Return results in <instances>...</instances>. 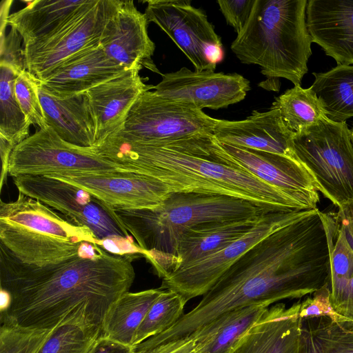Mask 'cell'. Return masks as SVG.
<instances>
[{
    "instance_id": "cell-1",
    "label": "cell",
    "mask_w": 353,
    "mask_h": 353,
    "mask_svg": "<svg viewBox=\"0 0 353 353\" xmlns=\"http://www.w3.org/2000/svg\"><path fill=\"white\" fill-rule=\"evenodd\" d=\"M134 256L92 244L73 258L39 267L21 262L0 243V286L11 296L1 314L23 327L52 330L82 314L102 331L112 307L134 282Z\"/></svg>"
},
{
    "instance_id": "cell-2",
    "label": "cell",
    "mask_w": 353,
    "mask_h": 353,
    "mask_svg": "<svg viewBox=\"0 0 353 353\" xmlns=\"http://www.w3.org/2000/svg\"><path fill=\"white\" fill-rule=\"evenodd\" d=\"M334 220L318 208L262 239L240 256L206 292L211 311L221 314L253 305L311 295L330 281Z\"/></svg>"
},
{
    "instance_id": "cell-3",
    "label": "cell",
    "mask_w": 353,
    "mask_h": 353,
    "mask_svg": "<svg viewBox=\"0 0 353 353\" xmlns=\"http://www.w3.org/2000/svg\"><path fill=\"white\" fill-rule=\"evenodd\" d=\"M93 149L116 163L134 168L137 174L163 183L171 192L226 195L276 212L307 209L240 165L212 133L147 143L111 136Z\"/></svg>"
},
{
    "instance_id": "cell-4",
    "label": "cell",
    "mask_w": 353,
    "mask_h": 353,
    "mask_svg": "<svg viewBox=\"0 0 353 353\" xmlns=\"http://www.w3.org/2000/svg\"><path fill=\"white\" fill-rule=\"evenodd\" d=\"M114 212L156 274L163 279L178 242L186 231L205 223L255 218L276 211L226 195L171 192L158 208Z\"/></svg>"
},
{
    "instance_id": "cell-5",
    "label": "cell",
    "mask_w": 353,
    "mask_h": 353,
    "mask_svg": "<svg viewBox=\"0 0 353 353\" xmlns=\"http://www.w3.org/2000/svg\"><path fill=\"white\" fill-rule=\"evenodd\" d=\"M307 0H256L250 17L232 43L240 61L257 65L268 78L301 85L312 54Z\"/></svg>"
},
{
    "instance_id": "cell-6",
    "label": "cell",
    "mask_w": 353,
    "mask_h": 353,
    "mask_svg": "<svg viewBox=\"0 0 353 353\" xmlns=\"http://www.w3.org/2000/svg\"><path fill=\"white\" fill-rule=\"evenodd\" d=\"M100 243L89 228L21 192L14 201L0 202V243L23 263L57 264Z\"/></svg>"
},
{
    "instance_id": "cell-7",
    "label": "cell",
    "mask_w": 353,
    "mask_h": 353,
    "mask_svg": "<svg viewBox=\"0 0 353 353\" xmlns=\"http://www.w3.org/2000/svg\"><path fill=\"white\" fill-rule=\"evenodd\" d=\"M293 145L324 197L338 210L353 204V144L346 122L325 117L294 132Z\"/></svg>"
},
{
    "instance_id": "cell-8",
    "label": "cell",
    "mask_w": 353,
    "mask_h": 353,
    "mask_svg": "<svg viewBox=\"0 0 353 353\" xmlns=\"http://www.w3.org/2000/svg\"><path fill=\"white\" fill-rule=\"evenodd\" d=\"M131 172L92 148L81 147L63 140L51 128L39 129L16 145L10 155L8 174L50 176L65 174Z\"/></svg>"
},
{
    "instance_id": "cell-9",
    "label": "cell",
    "mask_w": 353,
    "mask_h": 353,
    "mask_svg": "<svg viewBox=\"0 0 353 353\" xmlns=\"http://www.w3.org/2000/svg\"><path fill=\"white\" fill-rule=\"evenodd\" d=\"M219 120L201 110L148 90L132 106L123 128L111 136L145 143L178 139L213 134Z\"/></svg>"
},
{
    "instance_id": "cell-10",
    "label": "cell",
    "mask_w": 353,
    "mask_h": 353,
    "mask_svg": "<svg viewBox=\"0 0 353 353\" xmlns=\"http://www.w3.org/2000/svg\"><path fill=\"white\" fill-rule=\"evenodd\" d=\"M148 22L157 24L185 54L194 70L214 71L223 58L221 37L205 12L188 0L146 1Z\"/></svg>"
},
{
    "instance_id": "cell-11",
    "label": "cell",
    "mask_w": 353,
    "mask_h": 353,
    "mask_svg": "<svg viewBox=\"0 0 353 353\" xmlns=\"http://www.w3.org/2000/svg\"><path fill=\"white\" fill-rule=\"evenodd\" d=\"M12 179L19 192L59 211L74 223L89 228L100 241L109 237L133 239L117 221L114 210L73 184L41 175Z\"/></svg>"
},
{
    "instance_id": "cell-12",
    "label": "cell",
    "mask_w": 353,
    "mask_h": 353,
    "mask_svg": "<svg viewBox=\"0 0 353 353\" xmlns=\"http://www.w3.org/2000/svg\"><path fill=\"white\" fill-rule=\"evenodd\" d=\"M121 3L119 0H98L57 32L24 46L27 70L41 80L68 58L100 45Z\"/></svg>"
},
{
    "instance_id": "cell-13",
    "label": "cell",
    "mask_w": 353,
    "mask_h": 353,
    "mask_svg": "<svg viewBox=\"0 0 353 353\" xmlns=\"http://www.w3.org/2000/svg\"><path fill=\"white\" fill-rule=\"evenodd\" d=\"M300 211L265 214L243 236L163 278L160 288L176 292L186 303L196 296H203L245 252L267 235L292 220Z\"/></svg>"
},
{
    "instance_id": "cell-14",
    "label": "cell",
    "mask_w": 353,
    "mask_h": 353,
    "mask_svg": "<svg viewBox=\"0 0 353 353\" xmlns=\"http://www.w3.org/2000/svg\"><path fill=\"white\" fill-rule=\"evenodd\" d=\"M162 75L155 86L159 96L201 110L225 108L243 101L250 81L237 73L192 71L183 67Z\"/></svg>"
},
{
    "instance_id": "cell-15",
    "label": "cell",
    "mask_w": 353,
    "mask_h": 353,
    "mask_svg": "<svg viewBox=\"0 0 353 353\" xmlns=\"http://www.w3.org/2000/svg\"><path fill=\"white\" fill-rule=\"evenodd\" d=\"M89 192L112 210L154 209L171 193L163 183L131 172L65 174L47 176Z\"/></svg>"
},
{
    "instance_id": "cell-16",
    "label": "cell",
    "mask_w": 353,
    "mask_h": 353,
    "mask_svg": "<svg viewBox=\"0 0 353 353\" xmlns=\"http://www.w3.org/2000/svg\"><path fill=\"white\" fill-rule=\"evenodd\" d=\"M221 143L240 165L261 179L281 190L307 209L317 208L320 201L317 185L299 161L280 154Z\"/></svg>"
},
{
    "instance_id": "cell-17",
    "label": "cell",
    "mask_w": 353,
    "mask_h": 353,
    "mask_svg": "<svg viewBox=\"0 0 353 353\" xmlns=\"http://www.w3.org/2000/svg\"><path fill=\"white\" fill-rule=\"evenodd\" d=\"M148 20L133 1H121L108 23L101 46L106 54L127 70L143 68L159 73L152 61L155 44L148 33Z\"/></svg>"
},
{
    "instance_id": "cell-18",
    "label": "cell",
    "mask_w": 353,
    "mask_h": 353,
    "mask_svg": "<svg viewBox=\"0 0 353 353\" xmlns=\"http://www.w3.org/2000/svg\"><path fill=\"white\" fill-rule=\"evenodd\" d=\"M213 134L222 143L280 154L299 161L293 145L294 132L286 127L276 108H270L262 112L254 110L250 116L240 121L219 119Z\"/></svg>"
},
{
    "instance_id": "cell-19",
    "label": "cell",
    "mask_w": 353,
    "mask_h": 353,
    "mask_svg": "<svg viewBox=\"0 0 353 353\" xmlns=\"http://www.w3.org/2000/svg\"><path fill=\"white\" fill-rule=\"evenodd\" d=\"M125 70L106 54L100 44L68 58L39 81L48 92L64 98L86 92Z\"/></svg>"
},
{
    "instance_id": "cell-20",
    "label": "cell",
    "mask_w": 353,
    "mask_h": 353,
    "mask_svg": "<svg viewBox=\"0 0 353 353\" xmlns=\"http://www.w3.org/2000/svg\"><path fill=\"white\" fill-rule=\"evenodd\" d=\"M306 25L312 41L337 65H353V0H309Z\"/></svg>"
},
{
    "instance_id": "cell-21",
    "label": "cell",
    "mask_w": 353,
    "mask_h": 353,
    "mask_svg": "<svg viewBox=\"0 0 353 353\" xmlns=\"http://www.w3.org/2000/svg\"><path fill=\"white\" fill-rule=\"evenodd\" d=\"M139 71L127 70L86 92L97 124L94 146L120 131L137 99L154 89V85L144 83Z\"/></svg>"
},
{
    "instance_id": "cell-22",
    "label": "cell",
    "mask_w": 353,
    "mask_h": 353,
    "mask_svg": "<svg viewBox=\"0 0 353 353\" xmlns=\"http://www.w3.org/2000/svg\"><path fill=\"white\" fill-rule=\"evenodd\" d=\"M301 301L268 307L232 353H302Z\"/></svg>"
},
{
    "instance_id": "cell-23",
    "label": "cell",
    "mask_w": 353,
    "mask_h": 353,
    "mask_svg": "<svg viewBox=\"0 0 353 353\" xmlns=\"http://www.w3.org/2000/svg\"><path fill=\"white\" fill-rule=\"evenodd\" d=\"M39 94L47 125L63 140L81 147L96 143L97 124L86 92L60 98L40 85Z\"/></svg>"
},
{
    "instance_id": "cell-24",
    "label": "cell",
    "mask_w": 353,
    "mask_h": 353,
    "mask_svg": "<svg viewBox=\"0 0 353 353\" xmlns=\"http://www.w3.org/2000/svg\"><path fill=\"white\" fill-rule=\"evenodd\" d=\"M98 0H34L10 14L8 26L21 36L23 44L48 37L60 30Z\"/></svg>"
},
{
    "instance_id": "cell-25",
    "label": "cell",
    "mask_w": 353,
    "mask_h": 353,
    "mask_svg": "<svg viewBox=\"0 0 353 353\" xmlns=\"http://www.w3.org/2000/svg\"><path fill=\"white\" fill-rule=\"evenodd\" d=\"M262 216L205 223L186 231L178 242L169 265L168 275L214 253L243 236Z\"/></svg>"
},
{
    "instance_id": "cell-26",
    "label": "cell",
    "mask_w": 353,
    "mask_h": 353,
    "mask_svg": "<svg viewBox=\"0 0 353 353\" xmlns=\"http://www.w3.org/2000/svg\"><path fill=\"white\" fill-rule=\"evenodd\" d=\"M162 291L159 288L124 293L108 312L101 336L132 347L138 327Z\"/></svg>"
},
{
    "instance_id": "cell-27",
    "label": "cell",
    "mask_w": 353,
    "mask_h": 353,
    "mask_svg": "<svg viewBox=\"0 0 353 353\" xmlns=\"http://www.w3.org/2000/svg\"><path fill=\"white\" fill-rule=\"evenodd\" d=\"M265 305H253L224 312L201 328L206 341L200 353H232L249 330L268 309Z\"/></svg>"
},
{
    "instance_id": "cell-28",
    "label": "cell",
    "mask_w": 353,
    "mask_h": 353,
    "mask_svg": "<svg viewBox=\"0 0 353 353\" xmlns=\"http://www.w3.org/2000/svg\"><path fill=\"white\" fill-rule=\"evenodd\" d=\"M310 88L321 101L326 117L334 122L353 117V65H337L325 72H313Z\"/></svg>"
},
{
    "instance_id": "cell-29",
    "label": "cell",
    "mask_w": 353,
    "mask_h": 353,
    "mask_svg": "<svg viewBox=\"0 0 353 353\" xmlns=\"http://www.w3.org/2000/svg\"><path fill=\"white\" fill-rule=\"evenodd\" d=\"M302 320V353H353V320Z\"/></svg>"
},
{
    "instance_id": "cell-30",
    "label": "cell",
    "mask_w": 353,
    "mask_h": 353,
    "mask_svg": "<svg viewBox=\"0 0 353 353\" xmlns=\"http://www.w3.org/2000/svg\"><path fill=\"white\" fill-rule=\"evenodd\" d=\"M101 335V327L77 314L54 328L37 353H88Z\"/></svg>"
},
{
    "instance_id": "cell-31",
    "label": "cell",
    "mask_w": 353,
    "mask_h": 353,
    "mask_svg": "<svg viewBox=\"0 0 353 353\" xmlns=\"http://www.w3.org/2000/svg\"><path fill=\"white\" fill-rule=\"evenodd\" d=\"M271 108L279 110L286 127L294 132L327 117L321 101L310 88L294 86L275 98Z\"/></svg>"
},
{
    "instance_id": "cell-32",
    "label": "cell",
    "mask_w": 353,
    "mask_h": 353,
    "mask_svg": "<svg viewBox=\"0 0 353 353\" xmlns=\"http://www.w3.org/2000/svg\"><path fill=\"white\" fill-rule=\"evenodd\" d=\"M0 137L14 148L30 136V124L15 95L19 73L5 65H0Z\"/></svg>"
},
{
    "instance_id": "cell-33",
    "label": "cell",
    "mask_w": 353,
    "mask_h": 353,
    "mask_svg": "<svg viewBox=\"0 0 353 353\" xmlns=\"http://www.w3.org/2000/svg\"><path fill=\"white\" fill-rule=\"evenodd\" d=\"M185 304L182 296L176 292L163 290L138 327L132 347L172 327L183 315Z\"/></svg>"
},
{
    "instance_id": "cell-34",
    "label": "cell",
    "mask_w": 353,
    "mask_h": 353,
    "mask_svg": "<svg viewBox=\"0 0 353 353\" xmlns=\"http://www.w3.org/2000/svg\"><path fill=\"white\" fill-rule=\"evenodd\" d=\"M334 221L330 239V288L331 301L335 310L353 275V248L350 244L343 228L335 218Z\"/></svg>"
},
{
    "instance_id": "cell-35",
    "label": "cell",
    "mask_w": 353,
    "mask_h": 353,
    "mask_svg": "<svg viewBox=\"0 0 353 353\" xmlns=\"http://www.w3.org/2000/svg\"><path fill=\"white\" fill-rule=\"evenodd\" d=\"M0 320V353H37L53 330L23 327L3 314Z\"/></svg>"
},
{
    "instance_id": "cell-36",
    "label": "cell",
    "mask_w": 353,
    "mask_h": 353,
    "mask_svg": "<svg viewBox=\"0 0 353 353\" xmlns=\"http://www.w3.org/2000/svg\"><path fill=\"white\" fill-rule=\"evenodd\" d=\"M39 80L28 70L20 72L14 82L18 103L30 125L39 129L48 127L39 94Z\"/></svg>"
},
{
    "instance_id": "cell-37",
    "label": "cell",
    "mask_w": 353,
    "mask_h": 353,
    "mask_svg": "<svg viewBox=\"0 0 353 353\" xmlns=\"http://www.w3.org/2000/svg\"><path fill=\"white\" fill-rule=\"evenodd\" d=\"M299 316L301 319L321 316L328 317L334 321L347 319L334 310L331 301L330 284L301 301Z\"/></svg>"
},
{
    "instance_id": "cell-38",
    "label": "cell",
    "mask_w": 353,
    "mask_h": 353,
    "mask_svg": "<svg viewBox=\"0 0 353 353\" xmlns=\"http://www.w3.org/2000/svg\"><path fill=\"white\" fill-rule=\"evenodd\" d=\"M205 341V334L199 330L187 338L175 342L156 345L141 343L132 347L130 353H200Z\"/></svg>"
},
{
    "instance_id": "cell-39",
    "label": "cell",
    "mask_w": 353,
    "mask_h": 353,
    "mask_svg": "<svg viewBox=\"0 0 353 353\" xmlns=\"http://www.w3.org/2000/svg\"><path fill=\"white\" fill-rule=\"evenodd\" d=\"M22 41L21 36L13 28L8 34L1 35L0 65L10 66L19 74L27 70Z\"/></svg>"
},
{
    "instance_id": "cell-40",
    "label": "cell",
    "mask_w": 353,
    "mask_h": 353,
    "mask_svg": "<svg viewBox=\"0 0 353 353\" xmlns=\"http://www.w3.org/2000/svg\"><path fill=\"white\" fill-rule=\"evenodd\" d=\"M256 0H218L219 9L228 24L238 34L247 23Z\"/></svg>"
},
{
    "instance_id": "cell-41",
    "label": "cell",
    "mask_w": 353,
    "mask_h": 353,
    "mask_svg": "<svg viewBox=\"0 0 353 353\" xmlns=\"http://www.w3.org/2000/svg\"><path fill=\"white\" fill-rule=\"evenodd\" d=\"M132 347L101 336L88 353H130Z\"/></svg>"
},
{
    "instance_id": "cell-42",
    "label": "cell",
    "mask_w": 353,
    "mask_h": 353,
    "mask_svg": "<svg viewBox=\"0 0 353 353\" xmlns=\"http://www.w3.org/2000/svg\"><path fill=\"white\" fill-rule=\"evenodd\" d=\"M336 221L343 228L347 240L353 248V204L333 214Z\"/></svg>"
},
{
    "instance_id": "cell-43",
    "label": "cell",
    "mask_w": 353,
    "mask_h": 353,
    "mask_svg": "<svg viewBox=\"0 0 353 353\" xmlns=\"http://www.w3.org/2000/svg\"><path fill=\"white\" fill-rule=\"evenodd\" d=\"M335 311L353 320V275L349 281L339 305Z\"/></svg>"
},
{
    "instance_id": "cell-44",
    "label": "cell",
    "mask_w": 353,
    "mask_h": 353,
    "mask_svg": "<svg viewBox=\"0 0 353 353\" xmlns=\"http://www.w3.org/2000/svg\"><path fill=\"white\" fill-rule=\"evenodd\" d=\"M13 149L14 148L7 141L0 137V152L1 158V190L8 174L9 161Z\"/></svg>"
},
{
    "instance_id": "cell-45",
    "label": "cell",
    "mask_w": 353,
    "mask_h": 353,
    "mask_svg": "<svg viewBox=\"0 0 353 353\" xmlns=\"http://www.w3.org/2000/svg\"><path fill=\"white\" fill-rule=\"evenodd\" d=\"M0 300L1 313L6 312L10 306L11 296L6 290L1 288L0 290Z\"/></svg>"
},
{
    "instance_id": "cell-46",
    "label": "cell",
    "mask_w": 353,
    "mask_h": 353,
    "mask_svg": "<svg viewBox=\"0 0 353 353\" xmlns=\"http://www.w3.org/2000/svg\"><path fill=\"white\" fill-rule=\"evenodd\" d=\"M350 138H351V141H352V144H353V124H352V128L350 129Z\"/></svg>"
}]
</instances>
